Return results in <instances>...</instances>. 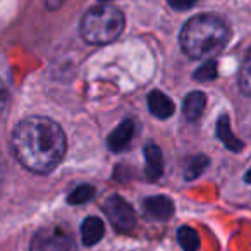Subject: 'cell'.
Returning <instances> with one entry per match:
<instances>
[{
    "label": "cell",
    "instance_id": "6da1fadb",
    "mask_svg": "<svg viewBox=\"0 0 251 251\" xmlns=\"http://www.w3.org/2000/svg\"><path fill=\"white\" fill-rule=\"evenodd\" d=\"M11 147L14 157L26 171L49 174L62 162L67 140L62 127L52 119L31 115L14 127Z\"/></svg>",
    "mask_w": 251,
    "mask_h": 251
},
{
    "label": "cell",
    "instance_id": "7a4b0ae2",
    "mask_svg": "<svg viewBox=\"0 0 251 251\" xmlns=\"http://www.w3.org/2000/svg\"><path fill=\"white\" fill-rule=\"evenodd\" d=\"M229 36V26L224 19L213 14H200L182 26L179 43L188 57L203 60L219 55L226 49Z\"/></svg>",
    "mask_w": 251,
    "mask_h": 251
},
{
    "label": "cell",
    "instance_id": "3957f363",
    "mask_svg": "<svg viewBox=\"0 0 251 251\" xmlns=\"http://www.w3.org/2000/svg\"><path fill=\"white\" fill-rule=\"evenodd\" d=\"M126 26L124 14L110 4H100L88 9L81 19V36L90 45H107L122 35Z\"/></svg>",
    "mask_w": 251,
    "mask_h": 251
},
{
    "label": "cell",
    "instance_id": "277c9868",
    "mask_svg": "<svg viewBox=\"0 0 251 251\" xmlns=\"http://www.w3.org/2000/svg\"><path fill=\"white\" fill-rule=\"evenodd\" d=\"M77 244L69 232L60 227H47L35 234L29 251H76Z\"/></svg>",
    "mask_w": 251,
    "mask_h": 251
},
{
    "label": "cell",
    "instance_id": "5b68a950",
    "mask_svg": "<svg viewBox=\"0 0 251 251\" xmlns=\"http://www.w3.org/2000/svg\"><path fill=\"white\" fill-rule=\"evenodd\" d=\"M103 212L114 226V229L119 232H131L136 227V213H134L133 206L122 196H108L103 203Z\"/></svg>",
    "mask_w": 251,
    "mask_h": 251
},
{
    "label": "cell",
    "instance_id": "8992f818",
    "mask_svg": "<svg viewBox=\"0 0 251 251\" xmlns=\"http://www.w3.org/2000/svg\"><path fill=\"white\" fill-rule=\"evenodd\" d=\"M143 208L147 217L153 220H158V222H164V220L171 219L174 215V203H172L171 198L164 195L158 196H150V198L145 200Z\"/></svg>",
    "mask_w": 251,
    "mask_h": 251
},
{
    "label": "cell",
    "instance_id": "52a82bcc",
    "mask_svg": "<svg viewBox=\"0 0 251 251\" xmlns=\"http://www.w3.org/2000/svg\"><path fill=\"white\" fill-rule=\"evenodd\" d=\"M134 134V122L133 121H124L108 134L107 138V147L110 151L119 153V151L124 150L127 145L131 143Z\"/></svg>",
    "mask_w": 251,
    "mask_h": 251
},
{
    "label": "cell",
    "instance_id": "ba28073f",
    "mask_svg": "<svg viewBox=\"0 0 251 251\" xmlns=\"http://www.w3.org/2000/svg\"><path fill=\"white\" fill-rule=\"evenodd\" d=\"M148 110L158 119H169L174 115L176 105L167 95H164L162 91L155 90L148 95Z\"/></svg>",
    "mask_w": 251,
    "mask_h": 251
},
{
    "label": "cell",
    "instance_id": "9c48e42d",
    "mask_svg": "<svg viewBox=\"0 0 251 251\" xmlns=\"http://www.w3.org/2000/svg\"><path fill=\"white\" fill-rule=\"evenodd\" d=\"M145 160H147V167H145L147 177L150 181H158L164 174V157H162L160 148L157 145H147Z\"/></svg>",
    "mask_w": 251,
    "mask_h": 251
},
{
    "label": "cell",
    "instance_id": "30bf717a",
    "mask_svg": "<svg viewBox=\"0 0 251 251\" xmlns=\"http://www.w3.org/2000/svg\"><path fill=\"white\" fill-rule=\"evenodd\" d=\"M217 138L226 145V148H229L234 153H237V151H241L244 148L243 141L230 129V121L227 114H222L219 117V121H217Z\"/></svg>",
    "mask_w": 251,
    "mask_h": 251
},
{
    "label": "cell",
    "instance_id": "8fae6325",
    "mask_svg": "<svg viewBox=\"0 0 251 251\" xmlns=\"http://www.w3.org/2000/svg\"><path fill=\"white\" fill-rule=\"evenodd\" d=\"M105 226L98 217H86L81 224V239L84 246H93L103 237Z\"/></svg>",
    "mask_w": 251,
    "mask_h": 251
},
{
    "label": "cell",
    "instance_id": "7c38bea8",
    "mask_svg": "<svg viewBox=\"0 0 251 251\" xmlns=\"http://www.w3.org/2000/svg\"><path fill=\"white\" fill-rule=\"evenodd\" d=\"M205 107H206V95L203 91H191L184 98L182 112H184V117L188 121H196V119L201 117Z\"/></svg>",
    "mask_w": 251,
    "mask_h": 251
},
{
    "label": "cell",
    "instance_id": "4fadbf2b",
    "mask_svg": "<svg viewBox=\"0 0 251 251\" xmlns=\"http://www.w3.org/2000/svg\"><path fill=\"white\" fill-rule=\"evenodd\" d=\"M177 241L184 251H198L200 250V236L195 229L188 226L179 227L177 230Z\"/></svg>",
    "mask_w": 251,
    "mask_h": 251
},
{
    "label": "cell",
    "instance_id": "5bb4252c",
    "mask_svg": "<svg viewBox=\"0 0 251 251\" xmlns=\"http://www.w3.org/2000/svg\"><path fill=\"white\" fill-rule=\"evenodd\" d=\"M210 158L203 153H198L188 162V167L184 171V179L186 181H193V179L200 177V176L205 172V169L208 167Z\"/></svg>",
    "mask_w": 251,
    "mask_h": 251
},
{
    "label": "cell",
    "instance_id": "9a60e30c",
    "mask_svg": "<svg viewBox=\"0 0 251 251\" xmlns=\"http://www.w3.org/2000/svg\"><path fill=\"white\" fill-rule=\"evenodd\" d=\"M237 84H239L241 93L246 95V97H251V49L248 50L246 57H244L243 64H241Z\"/></svg>",
    "mask_w": 251,
    "mask_h": 251
},
{
    "label": "cell",
    "instance_id": "2e32d148",
    "mask_svg": "<svg viewBox=\"0 0 251 251\" xmlns=\"http://www.w3.org/2000/svg\"><path fill=\"white\" fill-rule=\"evenodd\" d=\"M95 198V188L90 184H81L77 186L76 189H73V191L69 193V196H67V201L71 203V205H83V203H88L90 200Z\"/></svg>",
    "mask_w": 251,
    "mask_h": 251
},
{
    "label": "cell",
    "instance_id": "e0dca14e",
    "mask_svg": "<svg viewBox=\"0 0 251 251\" xmlns=\"http://www.w3.org/2000/svg\"><path fill=\"white\" fill-rule=\"evenodd\" d=\"M217 74H219V71H217V60L208 59V60H205V64H201V66L196 69L195 79L200 81V83H208V81L215 79Z\"/></svg>",
    "mask_w": 251,
    "mask_h": 251
},
{
    "label": "cell",
    "instance_id": "ac0fdd59",
    "mask_svg": "<svg viewBox=\"0 0 251 251\" xmlns=\"http://www.w3.org/2000/svg\"><path fill=\"white\" fill-rule=\"evenodd\" d=\"M167 2L176 11H189L191 7H195L198 0H167Z\"/></svg>",
    "mask_w": 251,
    "mask_h": 251
},
{
    "label": "cell",
    "instance_id": "d6986e66",
    "mask_svg": "<svg viewBox=\"0 0 251 251\" xmlns=\"http://www.w3.org/2000/svg\"><path fill=\"white\" fill-rule=\"evenodd\" d=\"M7 105H9V90L4 84V81L0 79V117L5 114Z\"/></svg>",
    "mask_w": 251,
    "mask_h": 251
},
{
    "label": "cell",
    "instance_id": "ffe728a7",
    "mask_svg": "<svg viewBox=\"0 0 251 251\" xmlns=\"http://www.w3.org/2000/svg\"><path fill=\"white\" fill-rule=\"evenodd\" d=\"M64 2H66V0H47V7H49L50 11H55V9H59Z\"/></svg>",
    "mask_w": 251,
    "mask_h": 251
},
{
    "label": "cell",
    "instance_id": "44dd1931",
    "mask_svg": "<svg viewBox=\"0 0 251 251\" xmlns=\"http://www.w3.org/2000/svg\"><path fill=\"white\" fill-rule=\"evenodd\" d=\"M244 181H246L248 184H251V167L248 169V172L244 174Z\"/></svg>",
    "mask_w": 251,
    "mask_h": 251
},
{
    "label": "cell",
    "instance_id": "7402d4cb",
    "mask_svg": "<svg viewBox=\"0 0 251 251\" xmlns=\"http://www.w3.org/2000/svg\"><path fill=\"white\" fill-rule=\"evenodd\" d=\"M100 2H110V0H100Z\"/></svg>",
    "mask_w": 251,
    "mask_h": 251
}]
</instances>
